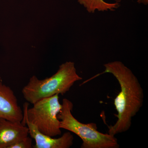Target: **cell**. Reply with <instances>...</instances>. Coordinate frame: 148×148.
<instances>
[{
	"mask_svg": "<svg viewBox=\"0 0 148 148\" xmlns=\"http://www.w3.org/2000/svg\"><path fill=\"white\" fill-rule=\"evenodd\" d=\"M104 66L105 71L101 74H112L120 86V92L114 100L117 120L113 125L108 127V133L115 136L131 127L132 118L143 107L144 91L137 77L121 61L109 62Z\"/></svg>",
	"mask_w": 148,
	"mask_h": 148,
	"instance_id": "cell-1",
	"label": "cell"
},
{
	"mask_svg": "<svg viewBox=\"0 0 148 148\" xmlns=\"http://www.w3.org/2000/svg\"><path fill=\"white\" fill-rule=\"evenodd\" d=\"M82 79L77 73L75 63L67 61L61 64L57 72L49 77L40 80L35 75L31 77L21 92L25 100L33 105L56 94L64 95L75 83Z\"/></svg>",
	"mask_w": 148,
	"mask_h": 148,
	"instance_id": "cell-2",
	"label": "cell"
},
{
	"mask_svg": "<svg viewBox=\"0 0 148 148\" xmlns=\"http://www.w3.org/2000/svg\"><path fill=\"white\" fill-rule=\"evenodd\" d=\"M62 108L58 114L61 129L73 132L81 139V148H118L115 136L99 132L95 123H82L73 115V104L67 98L62 101Z\"/></svg>",
	"mask_w": 148,
	"mask_h": 148,
	"instance_id": "cell-3",
	"label": "cell"
},
{
	"mask_svg": "<svg viewBox=\"0 0 148 148\" xmlns=\"http://www.w3.org/2000/svg\"><path fill=\"white\" fill-rule=\"evenodd\" d=\"M28 109L29 103H25L23 114L38 130L49 137L60 135L62 133L58 114L62 108L59 101V95L56 94L41 99Z\"/></svg>",
	"mask_w": 148,
	"mask_h": 148,
	"instance_id": "cell-4",
	"label": "cell"
},
{
	"mask_svg": "<svg viewBox=\"0 0 148 148\" xmlns=\"http://www.w3.org/2000/svg\"><path fill=\"white\" fill-rule=\"evenodd\" d=\"M21 123L23 124L27 125L29 134L31 138L35 140L36 144L33 146V148H69L73 144V136L70 132H65L60 138H53L40 132L24 115Z\"/></svg>",
	"mask_w": 148,
	"mask_h": 148,
	"instance_id": "cell-5",
	"label": "cell"
},
{
	"mask_svg": "<svg viewBox=\"0 0 148 148\" xmlns=\"http://www.w3.org/2000/svg\"><path fill=\"white\" fill-rule=\"evenodd\" d=\"M0 118L21 122L23 112L13 90L0 82Z\"/></svg>",
	"mask_w": 148,
	"mask_h": 148,
	"instance_id": "cell-6",
	"label": "cell"
},
{
	"mask_svg": "<svg viewBox=\"0 0 148 148\" xmlns=\"http://www.w3.org/2000/svg\"><path fill=\"white\" fill-rule=\"evenodd\" d=\"M29 134V128L21 122L0 118V148H9Z\"/></svg>",
	"mask_w": 148,
	"mask_h": 148,
	"instance_id": "cell-7",
	"label": "cell"
},
{
	"mask_svg": "<svg viewBox=\"0 0 148 148\" xmlns=\"http://www.w3.org/2000/svg\"><path fill=\"white\" fill-rule=\"evenodd\" d=\"M78 2L90 13H94L96 11H113L115 10L120 6V3H118L106 2L104 0H78Z\"/></svg>",
	"mask_w": 148,
	"mask_h": 148,
	"instance_id": "cell-8",
	"label": "cell"
},
{
	"mask_svg": "<svg viewBox=\"0 0 148 148\" xmlns=\"http://www.w3.org/2000/svg\"><path fill=\"white\" fill-rule=\"evenodd\" d=\"M33 148L32 138L28 136L10 146L9 147V148Z\"/></svg>",
	"mask_w": 148,
	"mask_h": 148,
	"instance_id": "cell-9",
	"label": "cell"
},
{
	"mask_svg": "<svg viewBox=\"0 0 148 148\" xmlns=\"http://www.w3.org/2000/svg\"><path fill=\"white\" fill-rule=\"evenodd\" d=\"M137 2L139 4H143L145 5H147L148 4V0H138Z\"/></svg>",
	"mask_w": 148,
	"mask_h": 148,
	"instance_id": "cell-10",
	"label": "cell"
},
{
	"mask_svg": "<svg viewBox=\"0 0 148 148\" xmlns=\"http://www.w3.org/2000/svg\"><path fill=\"white\" fill-rule=\"evenodd\" d=\"M113 1H114L115 3H120L121 2L122 0H113Z\"/></svg>",
	"mask_w": 148,
	"mask_h": 148,
	"instance_id": "cell-11",
	"label": "cell"
}]
</instances>
